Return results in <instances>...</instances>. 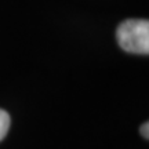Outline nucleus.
<instances>
[{
	"mask_svg": "<svg viewBox=\"0 0 149 149\" xmlns=\"http://www.w3.org/2000/svg\"><path fill=\"white\" fill-rule=\"evenodd\" d=\"M119 46L133 54L149 53V22L146 19H127L117 28Z\"/></svg>",
	"mask_w": 149,
	"mask_h": 149,
	"instance_id": "nucleus-1",
	"label": "nucleus"
},
{
	"mask_svg": "<svg viewBox=\"0 0 149 149\" xmlns=\"http://www.w3.org/2000/svg\"><path fill=\"white\" fill-rule=\"evenodd\" d=\"M10 128V116L3 109H0V141L6 137V134Z\"/></svg>",
	"mask_w": 149,
	"mask_h": 149,
	"instance_id": "nucleus-2",
	"label": "nucleus"
},
{
	"mask_svg": "<svg viewBox=\"0 0 149 149\" xmlns=\"http://www.w3.org/2000/svg\"><path fill=\"white\" fill-rule=\"evenodd\" d=\"M139 133H141V135L144 137L145 139L149 138V123L145 122L142 126H141V128H139Z\"/></svg>",
	"mask_w": 149,
	"mask_h": 149,
	"instance_id": "nucleus-3",
	"label": "nucleus"
}]
</instances>
